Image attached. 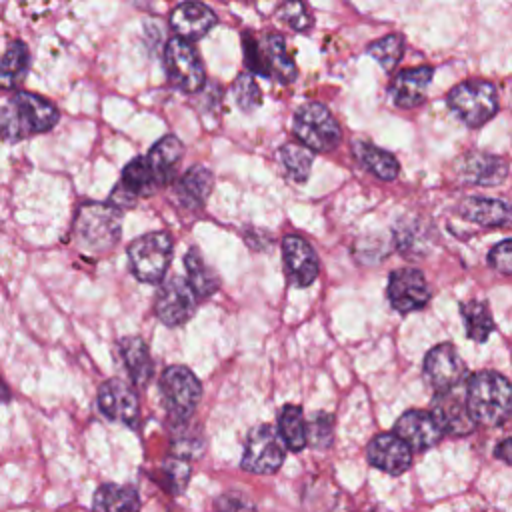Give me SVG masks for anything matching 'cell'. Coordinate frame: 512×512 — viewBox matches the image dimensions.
<instances>
[{
	"instance_id": "cell-1",
	"label": "cell",
	"mask_w": 512,
	"mask_h": 512,
	"mask_svg": "<svg viewBox=\"0 0 512 512\" xmlns=\"http://www.w3.org/2000/svg\"><path fill=\"white\" fill-rule=\"evenodd\" d=\"M56 122V106L32 92H16L0 104V138L8 142L48 132Z\"/></svg>"
},
{
	"instance_id": "cell-2",
	"label": "cell",
	"mask_w": 512,
	"mask_h": 512,
	"mask_svg": "<svg viewBox=\"0 0 512 512\" xmlns=\"http://www.w3.org/2000/svg\"><path fill=\"white\" fill-rule=\"evenodd\" d=\"M464 400L474 424L500 426L510 416L512 388L502 374L482 370L468 378Z\"/></svg>"
},
{
	"instance_id": "cell-3",
	"label": "cell",
	"mask_w": 512,
	"mask_h": 512,
	"mask_svg": "<svg viewBox=\"0 0 512 512\" xmlns=\"http://www.w3.org/2000/svg\"><path fill=\"white\" fill-rule=\"evenodd\" d=\"M122 232V212L120 208L100 202H86L78 208L72 234L76 246L92 256L110 252Z\"/></svg>"
},
{
	"instance_id": "cell-4",
	"label": "cell",
	"mask_w": 512,
	"mask_h": 512,
	"mask_svg": "<svg viewBox=\"0 0 512 512\" xmlns=\"http://www.w3.org/2000/svg\"><path fill=\"white\" fill-rule=\"evenodd\" d=\"M158 388L172 422L186 424L202 398V384L196 374L180 364L168 366L160 376Z\"/></svg>"
},
{
	"instance_id": "cell-5",
	"label": "cell",
	"mask_w": 512,
	"mask_h": 512,
	"mask_svg": "<svg viewBox=\"0 0 512 512\" xmlns=\"http://www.w3.org/2000/svg\"><path fill=\"white\" fill-rule=\"evenodd\" d=\"M128 260L132 274L146 284L164 280L172 260V236L168 232H148L138 236L128 246Z\"/></svg>"
},
{
	"instance_id": "cell-6",
	"label": "cell",
	"mask_w": 512,
	"mask_h": 512,
	"mask_svg": "<svg viewBox=\"0 0 512 512\" xmlns=\"http://www.w3.org/2000/svg\"><path fill=\"white\" fill-rule=\"evenodd\" d=\"M448 106L466 126L478 128L498 112V88L488 80H466L448 92Z\"/></svg>"
},
{
	"instance_id": "cell-7",
	"label": "cell",
	"mask_w": 512,
	"mask_h": 512,
	"mask_svg": "<svg viewBox=\"0 0 512 512\" xmlns=\"http://www.w3.org/2000/svg\"><path fill=\"white\" fill-rule=\"evenodd\" d=\"M292 126L302 146L314 152H330L340 144L342 138L336 118L320 102H308L300 106L294 114Z\"/></svg>"
},
{
	"instance_id": "cell-8",
	"label": "cell",
	"mask_w": 512,
	"mask_h": 512,
	"mask_svg": "<svg viewBox=\"0 0 512 512\" xmlns=\"http://www.w3.org/2000/svg\"><path fill=\"white\" fill-rule=\"evenodd\" d=\"M286 456V446L276 428L270 424L254 426L248 432L240 466L254 474H274Z\"/></svg>"
},
{
	"instance_id": "cell-9",
	"label": "cell",
	"mask_w": 512,
	"mask_h": 512,
	"mask_svg": "<svg viewBox=\"0 0 512 512\" xmlns=\"http://www.w3.org/2000/svg\"><path fill=\"white\" fill-rule=\"evenodd\" d=\"M196 296L188 282L180 276H168L166 280H160V288L156 294L154 310L162 324L170 328H178L186 324L194 310H196Z\"/></svg>"
},
{
	"instance_id": "cell-10",
	"label": "cell",
	"mask_w": 512,
	"mask_h": 512,
	"mask_svg": "<svg viewBox=\"0 0 512 512\" xmlns=\"http://www.w3.org/2000/svg\"><path fill=\"white\" fill-rule=\"evenodd\" d=\"M164 62H166V70L172 84L178 86L180 90L196 92L204 86L206 72H204L202 60L188 40H182L178 36L172 38L166 44Z\"/></svg>"
},
{
	"instance_id": "cell-11",
	"label": "cell",
	"mask_w": 512,
	"mask_h": 512,
	"mask_svg": "<svg viewBox=\"0 0 512 512\" xmlns=\"http://www.w3.org/2000/svg\"><path fill=\"white\" fill-rule=\"evenodd\" d=\"M424 376L428 386L434 392H446V390H456L458 386L464 384L468 376V368L460 358L458 350L452 344L442 342L426 354Z\"/></svg>"
},
{
	"instance_id": "cell-12",
	"label": "cell",
	"mask_w": 512,
	"mask_h": 512,
	"mask_svg": "<svg viewBox=\"0 0 512 512\" xmlns=\"http://www.w3.org/2000/svg\"><path fill=\"white\" fill-rule=\"evenodd\" d=\"M388 300L400 314L424 308L430 300V286L418 268H398L388 280Z\"/></svg>"
},
{
	"instance_id": "cell-13",
	"label": "cell",
	"mask_w": 512,
	"mask_h": 512,
	"mask_svg": "<svg viewBox=\"0 0 512 512\" xmlns=\"http://www.w3.org/2000/svg\"><path fill=\"white\" fill-rule=\"evenodd\" d=\"M282 260L286 278L296 288L310 286L320 272V262L314 248L308 244V240L296 234L282 240Z\"/></svg>"
},
{
	"instance_id": "cell-14",
	"label": "cell",
	"mask_w": 512,
	"mask_h": 512,
	"mask_svg": "<svg viewBox=\"0 0 512 512\" xmlns=\"http://www.w3.org/2000/svg\"><path fill=\"white\" fill-rule=\"evenodd\" d=\"M98 408L108 420L122 422L126 426H136L140 418L138 396L134 388L118 378H110L100 386Z\"/></svg>"
},
{
	"instance_id": "cell-15",
	"label": "cell",
	"mask_w": 512,
	"mask_h": 512,
	"mask_svg": "<svg viewBox=\"0 0 512 512\" xmlns=\"http://www.w3.org/2000/svg\"><path fill=\"white\" fill-rule=\"evenodd\" d=\"M366 458L374 468L392 476H398L412 466L410 446L394 432L376 434L366 446Z\"/></svg>"
},
{
	"instance_id": "cell-16",
	"label": "cell",
	"mask_w": 512,
	"mask_h": 512,
	"mask_svg": "<svg viewBox=\"0 0 512 512\" xmlns=\"http://www.w3.org/2000/svg\"><path fill=\"white\" fill-rule=\"evenodd\" d=\"M394 434H398L410 446L412 452L428 450L436 446L444 436L432 412L426 410L404 412L394 424Z\"/></svg>"
},
{
	"instance_id": "cell-17",
	"label": "cell",
	"mask_w": 512,
	"mask_h": 512,
	"mask_svg": "<svg viewBox=\"0 0 512 512\" xmlns=\"http://www.w3.org/2000/svg\"><path fill=\"white\" fill-rule=\"evenodd\" d=\"M430 412L436 418L442 434L466 436V434H470L476 428L474 420L468 414L464 396L456 394L454 390L436 392V396L432 400V410Z\"/></svg>"
},
{
	"instance_id": "cell-18",
	"label": "cell",
	"mask_w": 512,
	"mask_h": 512,
	"mask_svg": "<svg viewBox=\"0 0 512 512\" xmlns=\"http://www.w3.org/2000/svg\"><path fill=\"white\" fill-rule=\"evenodd\" d=\"M216 22H218V18H216L214 10L196 0L176 6L170 14L172 30L176 32L178 38L188 40V42H194V40H200L202 36H206L216 26Z\"/></svg>"
},
{
	"instance_id": "cell-19",
	"label": "cell",
	"mask_w": 512,
	"mask_h": 512,
	"mask_svg": "<svg viewBox=\"0 0 512 512\" xmlns=\"http://www.w3.org/2000/svg\"><path fill=\"white\" fill-rule=\"evenodd\" d=\"M508 166L502 158L484 154V152H474L466 154L458 162V176L466 184L474 186H498L500 182L506 180Z\"/></svg>"
},
{
	"instance_id": "cell-20",
	"label": "cell",
	"mask_w": 512,
	"mask_h": 512,
	"mask_svg": "<svg viewBox=\"0 0 512 512\" xmlns=\"http://www.w3.org/2000/svg\"><path fill=\"white\" fill-rule=\"evenodd\" d=\"M434 68L420 66V68H406L400 70L392 82V100L398 108H416L424 102L426 90L432 82Z\"/></svg>"
},
{
	"instance_id": "cell-21",
	"label": "cell",
	"mask_w": 512,
	"mask_h": 512,
	"mask_svg": "<svg viewBox=\"0 0 512 512\" xmlns=\"http://www.w3.org/2000/svg\"><path fill=\"white\" fill-rule=\"evenodd\" d=\"M182 154H184L182 142L174 134H166L144 156L158 188H162L174 180L178 164L182 160Z\"/></svg>"
},
{
	"instance_id": "cell-22",
	"label": "cell",
	"mask_w": 512,
	"mask_h": 512,
	"mask_svg": "<svg viewBox=\"0 0 512 512\" xmlns=\"http://www.w3.org/2000/svg\"><path fill=\"white\" fill-rule=\"evenodd\" d=\"M120 356L128 370V378L134 386H146L154 376V362L146 342L138 336H126L120 340Z\"/></svg>"
},
{
	"instance_id": "cell-23",
	"label": "cell",
	"mask_w": 512,
	"mask_h": 512,
	"mask_svg": "<svg viewBox=\"0 0 512 512\" xmlns=\"http://www.w3.org/2000/svg\"><path fill=\"white\" fill-rule=\"evenodd\" d=\"M460 214L464 220L486 228L508 226L510 222V206L498 198L470 196L460 204Z\"/></svg>"
},
{
	"instance_id": "cell-24",
	"label": "cell",
	"mask_w": 512,
	"mask_h": 512,
	"mask_svg": "<svg viewBox=\"0 0 512 512\" xmlns=\"http://www.w3.org/2000/svg\"><path fill=\"white\" fill-rule=\"evenodd\" d=\"M214 176L204 166H192L186 170V174L176 182V198L182 206L196 210L202 208L206 198L212 192Z\"/></svg>"
},
{
	"instance_id": "cell-25",
	"label": "cell",
	"mask_w": 512,
	"mask_h": 512,
	"mask_svg": "<svg viewBox=\"0 0 512 512\" xmlns=\"http://www.w3.org/2000/svg\"><path fill=\"white\" fill-rule=\"evenodd\" d=\"M184 268H186V282L198 300L208 298L218 290L220 280H218L216 272L206 264V260L202 258V254L196 248H190L186 252Z\"/></svg>"
},
{
	"instance_id": "cell-26",
	"label": "cell",
	"mask_w": 512,
	"mask_h": 512,
	"mask_svg": "<svg viewBox=\"0 0 512 512\" xmlns=\"http://www.w3.org/2000/svg\"><path fill=\"white\" fill-rule=\"evenodd\" d=\"M96 512H140V496L132 486L102 484L94 494Z\"/></svg>"
},
{
	"instance_id": "cell-27",
	"label": "cell",
	"mask_w": 512,
	"mask_h": 512,
	"mask_svg": "<svg viewBox=\"0 0 512 512\" xmlns=\"http://www.w3.org/2000/svg\"><path fill=\"white\" fill-rule=\"evenodd\" d=\"M28 64H30L28 46L20 40L10 42V46L0 58V88L2 90L16 88L28 72Z\"/></svg>"
},
{
	"instance_id": "cell-28",
	"label": "cell",
	"mask_w": 512,
	"mask_h": 512,
	"mask_svg": "<svg viewBox=\"0 0 512 512\" xmlns=\"http://www.w3.org/2000/svg\"><path fill=\"white\" fill-rule=\"evenodd\" d=\"M262 52H264L268 76L278 78L282 84H288L296 78V66H294L292 56L288 54L284 36L270 34L266 40V50H262Z\"/></svg>"
},
{
	"instance_id": "cell-29",
	"label": "cell",
	"mask_w": 512,
	"mask_h": 512,
	"mask_svg": "<svg viewBox=\"0 0 512 512\" xmlns=\"http://www.w3.org/2000/svg\"><path fill=\"white\" fill-rule=\"evenodd\" d=\"M460 316L464 322L466 336L474 342H486L494 332V320L488 306L482 300H468L460 304Z\"/></svg>"
},
{
	"instance_id": "cell-30",
	"label": "cell",
	"mask_w": 512,
	"mask_h": 512,
	"mask_svg": "<svg viewBox=\"0 0 512 512\" xmlns=\"http://www.w3.org/2000/svg\"><path fill=\"white\" fill-rule=\"evenodd\" d=\"M278 434L284 442V446L292 452H300L308 440H306V422L302 408L296 404H286L280 410L278 416Z\"/></svg>"
},
{
	"instance_id": "cell-31",
	"label": "cell",
	"mask_w": 512,
	"mask_h": 512,
	"mask_svg": "<svg viewBox=\"0 0 512 512\" xmlns=\"http://www.w3.org/2000/svg\"><path fill=\"white\" fill-rule=\"evenodd\" d=\"M358 158L380 180H394L400 172L398 160L390 152H386L370 142H364L358 146Z\"/></svg>"
},
{
	"instance_id": "cell-32",
	"label": "cell",
	"mask_w": 512,
	"mask_h": 512,
	"mask_svg": "<svg viewBox=\"0 0 512 512\" xmlns=\"http://www.w3.org/2000/svg\"><path fill=\"white\" fill-rule=\"evenodd\" d=\"M280 160L294 182H306L312 168V152L300 144H284L280 148Z\"/></svg>"
},
{
	"instance_id": "cell-33",
	"label": "cell",
	"mask_w": 512,
	"mask_h": 512,
	"mask_svg": "<svg viewBox=\"0 0 512 512\" xmlns=\"http://www.w3.org/2000/svg\"><path fill=\"white\" fill-rule=\"evenodd\" d=\"M368 54L374 56L384 70H392L404 54V38L400 34H388L368 46Z\"/></svg>"
},
{
	"instance_id": "cell-34",
	"label": "cell",
	"mask_w": 512,
	"mask_h": 512,
	"mask_svg": "<svg viewBox=\"0 0 512 512\" xmlns=\"http://www.w3.org/2000/svg\"><path fill=\"white\" fill-rule=\"evenodd\" d=\"M278 16L296 32H306L314 22L306 0H284V4L278 10Z\"/></svg>"
},
{
	"instance_id": "cell-35",
	"label": "cell",
	"mask_w": 512,
	"mask_h": 512,
	"mask_svg": "<svg viewBox=\"0 0 512 512\" xmlns=\"http://www.w3.org/2000/svg\"><path fill=\"white\" fill-rule=\"evenodd\" d=\"M162 478L166 484V490L172 494H180L184 490V486L188 484L190 478V464L186 458L182 456H174L168 458L162 464Z\"/></svg>"
},
{
	"instance_id": "cell-36",
	"label": "cell",
	"mask_w": 512,
	"mask_h": 512,
	"mask_svg": "<svg viewBox=\"0 0 512 512\" xmlns=\"http://www.w3.org/2000/svg\"><path fill=\"white\" fill-rule=\"evenodd\" d=\"M232 96H234V102L240 110L244 112H250L254 110L256 106H260L262 98H260V88L258 84L254 82V78L250 74H240L234 84H232Z\"/></svg>"
},
{
	"instance_id": "cell-37",
	"label": "cell",
	"mask_w": 512,
	"mask_h": 512,
	"mask_svg": "<svg viewBox=\"0 0 512 512\" xmlns=\"http://www.w3.org/2000/svg\"><path fill=\"white\" fill-rule=\"evenodd\" d=\"M306 440L316 448H326L332 442V418L328 414H316L312 424H306Z\"/></svg>"
},
{
	"instance_id": "cell-38",
	"label": "cell",
	"mask_w": 512,
	"mask_h": 512,
	"mask_svg": "<svg viewBox=\"0 0 512 512\" xmlns=\"http://www.w3.org/2000/svg\"><path fill=\"white\" fill-rule=\"evenodd\" d=\"M216 512H258L254 502L242 492H224L214 502Z\"/></svg>"
},
{
	"instance_id": "cell-39",
	"label": "cell",
	"mask_w": 512,
	"mask_h": 512,
	"mask_svg": "<svg viewBox=\"0 0 512 512\" xmlns=\"http://www.w3.org/2000/svg\"><path fill=\"white\" fill-rule=\"evenodd\" d=\"M510 240H502L496 246H492V250L488 252V264L500 272V274H510L512 272V262H510Z\"/></svg>"
},
{
	"instance_id": "cell-40",
	"label": "cell",
	"mask_w": 512,
	"mask_h": 512,
	"mask_svg": "<svg viewBox=\"0 0 512 512\" xmlns=\"http://www.w3.org/2000/svg\"><path fill=\"white\" fill-rule=\"evenodd\" d=\"M244 58H246V64L252 72L260 74V76H268L266 72V62H264V52L262 48L258 46L256 40L252 38H244Z\"/></svg>"
},
{
	"instance_id": "cell-41",
	"label": "cell",
	"mask_w": 512,
	"mask_h": 512,
	"mask_svg": "<svg viewBox=\"0 0 512 512\" xmlns=\"http://www.w3.org/2000/svg\"><path fill=\"white\" fill-rule=\"evenodd\" d=\"M510 446H512V442H510V438H504L498 446H496V450H494V454H496V458H500L502 462H506V464H510Z\"/></svg>"
},
{
	"instance_id": "cell-42",
	"label": "cell",
	"mask_w": 512,
	"mask_h": 512,
	"mask_svg": "<svg viewBox=\"0 0 512 512\" xmlns=\"http://www.w3.org/2000/svg\"><path fill=\"white\" fill-rule=\"evenodd\" d=\"M10 398V388L8 384L4 382V378L0 376V402H6Z\"/></svg>"
}]
</instances>
